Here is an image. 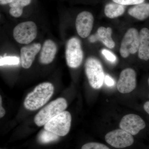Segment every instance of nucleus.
Wrapping results in <instances>:
<instances>
[{
  "instance_id": "obj_1",
  "label": "nucleus",
  "mask_w": 149,
  "mask_h": 149,
  "mask_svg": "<svg viewBox=\"0 0 149 149\" xmlns=\"http://www.w3.org/2000/svg\"><path fill=\"white\" fill-rule=\"evenodd\" d=\"M54 92V87L52 83L45 82L39 84L26 97L24 107L30 111L39 109L47 102Z\"/></svg>"
},
{
  "instance_id": "obj_2",
  "label": "nucleus",
  "mask_w": 149,
  "mask_h": 149,
  "mask_svg": "<svg viewBox=\"0 0 149 149\" xmlns=\"http://www.w3.org/2000/svg\"><path fill=\"white\" fill-rule=\"evenodd\" d=\"M67 106L66 100L63 98H59L51 102L35 116V124L39 126L45 125L53 118L65 111Z\"/></svg>"
},
{
  "instance_id": "obj_3",
  "label": "nucleus",
  "mask_w": 149,
  "mask_h": 149,
  "mask_svg": "<svg viewBox=\"0 0 149 149\" xmlns=\"http://www.w3.org/2000/svg\"><path fill=\"white\" fill-rule=\"evenodd\" d=\"M85 71L89 83L94 89H100L104 80V74L101 63L95 58H88L85 63Z\"/></svg>"
},
{
  "instance_id": "obj_4",
  "label": "nucleus",
  "mask_w": 149,
  "mask_h": 149,
  "mask_svg": "<svg viewBox=\"0 0 149 149\" xmlns=\"http://www.w3.org/2000/svg\"><path fill=\"white\" fill-rule=\"evenodd\" d=\"M71 123L70 113L68 111H64L46 123L44 128L59 136H64L69 133Z\"/></svg>"
},
{
  "instance_id": "obj_5",
  "label": "nucleus",
  "mask_w": 149,
  "mask_h": 149,
  "mask_svg": "<svg viewBox=\"0 0 149 149\" xmlns=\"http://www.w3.org/2000/svg\"><path fill=\"white\" fill-rule=\"evenodd\" d=\"M37 33V25L35 22H24L17 24L15 27L13 37L17 42L27 45L35 40Z\"/></svg>"
},
{
  "instance_id": "obj_6",
  "label": "nucleus",
  "mask_w": 149,
  "mask_h": 149,
  "mask_svg": "<svg viewBox=\"0 0 149 149\" xmlns=\"http://www.w3.org/2000/svg\"><path fill=\"white\" fill-rule=\"evenodd\" d=\"M83 58L81 42L76 37L70 38L67 43L65 58L68 65L71 68L80 66Z\"/></svg>"
},
{
  "instance_id": "obj_7",
  "label": "nucleus",
  "mask_w": 149,
  "mask_h": 149,
  "mask_svg": "<svg viewBox=\"0 0 149 149\" xmlns=\"http://www.w3.org/2000/svg\"><path fill=\"white\" fill-rule=\"evenodd\" d=\"M139 32L136 28H130L123 38L120 48V56L126 58L130 54H136L139 51Z\"/></svg>"
},
{
  "instance_id": "obj_8",
  "label": "nucleus",
  "mask_w": 149,
  "mask_h": 149,
  "mask_svg": "<svg viewBox=\"0 0 149 149\" xmlns=\"http://www.w3.org/2000/svg\"><path fill=\"white\" fill-rule=\"evenodd\" d=\"M105 139L108 143L116 148L130 146L134 141L132 135L121 129L112 130L107 133Z\"/></svg>"
},
{
  "instance_id": "obj_9",
  "label": "nucleus",
  "mask_w": 149,
  "mask_h": 149,
  "mask_svg": "<svg viewBox=\"0 0 149 149\" xmlns=\"http://www.w3.org/2000/svg\"><path fill=\"white\" fill-rule=\"evenodd\" d=\"M136 71L132 68H125L120 72L117 88L122 94L130 93L136 88Z\"/></svg>"
},
{
  "instance_id": "obj_10",
  "label": "nucleus",
  "mask_w": 149,
  "mask_h": 149,
  "mask_svg": "<svg viewBox=\"0 0 149 149\" xmlns=\"http://www.w3.org/2000/svg\"><path fill=\"white\" fill-rule=\"evenodd\" d=\"M119 126L120 129L135 136L146 127V124L144 120L139 116L129 114L122 118Z\"/></svg>"
},
{
  "instance_id": "obj_11",
  "label": "nucleus",
  "mask_w": 149,
  "mask_h": 149,
  "mask_svg": "<svg viewBox=\"0 0 149 149\" xmlns=\"http://www.w3.org/2000/svg\"><path fill=\"white\" fill-rule=\"evenodd\" d=\"M94 21V16L90 12L84 11L78 14L75 21V26L77 34L80 37L85 38L90 35Z\"/></svg>"
},
{
  "instance_id": "obj_12",
  "label": "nucleus",
  "mask_w": 149,
  "mask_h": 149,
  "mask_svg": "<svg viewBox=\"0 0 149 149\" xmlns=\"http://www.w3.org/2000/svg\"><path fill=\"white\" fill-rule=\"evenodd\" d=\"M41 49L40 43H33L22 47L20 50L22 66L23 68H29L35 60V56Z\"/></svg>"
},
{
  "instance_id": "obj_13",
  "label": "nucleus",
  "mask_w": 149,
  "mask_h": 149,
  "mask_svg": "<svg viewBox=\"0 0 149 149\" xmlns=\"http://www.w3.org/2000/svg\"><path fill=\"white\" fill-rule=\"evenodd\" d=\"M112 32L111 27H100L95 35L89 37V41L91 43H94L97 41H100L107 47L113 49L115 46V43L112 38Z\"/></svg>"
},
{
  "instance_id": "obj_14",
  "label": "nucleus",
  "mask_w": 149,
  "mask_h": 149,
  "mask_svg": "<svg viewBox=\"0 0 149 149\" xmlns=\"http://www.w3.org/2000/svg\"><path fill=\"white\" fill-rule=\"evenodd\" d=\"M57 50L56 43L51 40H46L43 44L40 56V61L43 64L51 63L55 57Z\"/></svg>"
},
{
  "instance_id": "obj_15",
  "label": "nucleus",
  "mask_w": 149,
  "mask_h": 149,
  "mask_svg": "<svg viewBox=\"0 0 149 149\" xmlns=\"http://www.w3.org/2000/svg\"><path fill=\"white\" fill-rule=\"evenodd\" d=\"M138 56L144 61L149 60V29L142 28L139 32V46Z\"/></svg>"
},
{
  "instance_id": "obj_16",
  "label": "nucleus",
  "mask_w": 149,
  "mask_h": 149,
  "mask_svg": "<svg viewBox=\"0 0 149 149\" xmlns=\"http://www.w3.org/2000/svg\"><path fill=\"white\" fill-rule=\"evenodd\" d=\"M128 13L139 20H144L149 17V3H143L130 8Z\"/></svg>"
},
{
  "instance_id": "obj_17",
  "label": "nucleus",
  "mask_w": 149,
  "mask_h": 149,
  "mask_svg": "<svg viewBox=\"0 0 149 149\" xmlns=\"http://www.w3.org/2000/svg\"><path fill=\"white\" fill-rule=\"evenodd\" d=\"M125 11L124 6L117 3H109L104 9V12L107 17L113 19L121 16Z\"/></svg>"
},
{
  "instance_id": "obj_18",
  "label": "nucleus",
  "mask_w": 149,
  "mask_h": 149,
  "mask_svg": "<svg viewBox=\"0 0 149 149\" xmlns=\"http://www.w3.org/2000/svg\"><path fill=\"white\" fill-rule=\"evenodd\" d=\"M59 136L44 129L39 133L38 140L42 144H48L58 141Z\"/></svg>"
},
{
  "instance_id": "obj_19",
  "label": "nucleus",
  "mask_w": 149,
  "mask_h": 149,
  "mask_svg": "<svg viewBox=\"0 0 149 149\" xmlns=\"http://www.w3.org/2000/svg\"><path fill=\"white\" fill-rule=\"evenodd\" d=\"M19 59L16 56H4L1 57L0 59V65H17L19 63Z\"/></svg>"
},
{
  "instance_id": "obj_20",
  "label": "nucleus",
  "mask_w": 149,
  "mask_h": 149,
  "mask_svg": "<svg viewBox=\"0 0 149 149\" xmlns=\"http://www.w3.org/2000/svg\"><path fill=\"white\" fill-rule=\"evenodd\" d=\"M81 149H110L106 145L100 143L91 142L87 143L82 146Z\"/></svg>"
},
{
  "instance_id": "obj_21",
  "label": "nucleus",
  "mask_w": 149,
  "mask_h": 149,
  "mask_svg": "<svg viewBox=\"0 0 149 149\" xmlns=\"http://www.w3.org/2000/svg\"><path fill=\"white\" fill-rule=\"evenodd\" d=\"M32 2V0H15L9 4L10 8L19 7L23 8L29 6Z\"/></svg>"
},
{
  "instance_id": "obj_22",
  "label": "nucleus",
  "mask_w": 149,
  "mask_h": 149,
  "mask_svg": "<svg viewBox=\"0 0 149 149\" xmlns=\"http://www.w3.org/2000/svg\"><path fill=\"white\" fill-rule=\"evenodd\" d=\"M113 2L123 6L136 5L144 2L145 0H112Z\"/></svg>"
},
{
  "instance_id": "obj_23",
  "label": "nucleus",
  "mask_w": 149,
  "mask_h": 149,
  "mask_svg": "<svg viewBox=\"0 0 149 149\" xmlns=\"http://www.w3.org/2000/svg\"><path fill=\"white\" fill-rule=\"evenodd\" d=\"M102 53L106 58L111 62H115L116 60V57L114 54L106 49L102 50Z\"/></svg>"
},
{
  "instance_id": "obj_24",
  "label": "nucleus",
  "mask_w": 149,
  "mask_h": 149,
  "mask_svg": "<svg viewBox=\"0 0 149 149\" xmlns=\"http://www.w3.org/2000/svg\"><path fill=\"white\" fill-rule=\"evenodd\" d=\"M23 8L19 7L10 8L9 13L11 16L15 17H19L22 15Z\"/></svg>"
},
{
  "instance_id": "obj_25",
  "label": "nucleus",
  "mask_w": 149,
  "mask_h": 149,
  "mask_svg": "<svg viewBox=\"0 0 149 149\" xmlns=\"http://www.w3.org/2000/svg\"><path fill=\"white\" fill-rule=\"evenodd\" d=\"M106 85L109 87L114 86L115 84V82L112 78L109 75H106L104 80Z\"/></svg>"
},
{
  "instance_id": "obj_26",
  "label": "nucleus",
  "mask_w": 149,
  "mask_h": 149,
  "mask_svg": "<svg viewBox=\"0 0 149 149\" xmlns=\"http://www.w3.org/2000/svg\"><path fill=\"white\" fill-rule=\"evenodd\" d=\"M2 104V98L1 97H0V117L2 118L3 117L4 115L5 114V110L4 109L3 107Z\"/></svg>"
},
{
  "instance_id": "obj_27",
  "label": "nucleus",
  "mask_w": 149,
  "mask_h": 149,
  "mask_svg": "<svg viewBox=\"0 0 149 149\" xmlns=\"http://www.w3.org/2000/svg\"><path fill=\"white\" fill-rule=\"evenodd\" d=\"M15 0H0V4L1 5H5L8 4H10L13 2Z\"/></svg>"
},
{
  "instance_id": "obj_28",
  "label": "nucleus",
  "mask_w": 149,
  "mask_h": 149,
  "mask_svg": "<svg viewBox=\"0 0 149 149\" xmlns=\"http://www.w3.org/2000/svg\"><path fill=\"white\" fill-rule=\"evenodd\" d=\"M143 107L145 110L149 114V101L145 103Z\"/></svg>"
},
{
  "instance_id": "obj_29",
  "label": "nucleus",
  "mask_w": 149,
  "mask_h": 149,
  "mask_svg": "<svg viewBox=\"0 0 149 149\" xmlns=\"http://www.w3.org/2000/svg\"><path fill=\"white\" fill-rule=\"evenodd\" d=\"M148 85L149 86V77L148 78Z\"/></svg>"
}]
</instances>
